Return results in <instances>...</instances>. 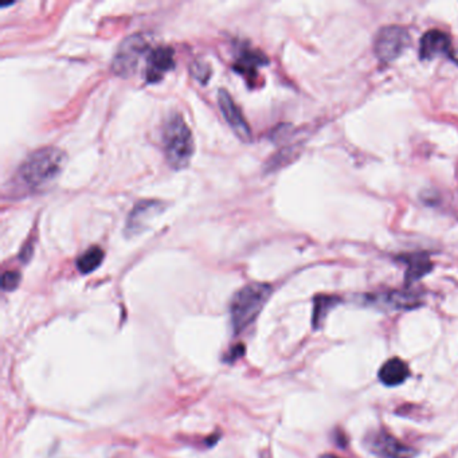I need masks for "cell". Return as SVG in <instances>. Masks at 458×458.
Listing matches in <instances>:
<instances>
[{
    "label": "cell",
    "instance_id": "9c48e42d",
    "mask_svg": "<svg viewBox=\"0 0 458 458\" xmlns=\"http://www.w3.org/2000/svg\"><path fill=\"white\" fill-rule=\"evenodd\" d=\"M175 68V54L168 46H159L148 53L147 81L156 84L162 81L164 74L168 73Z\"/></svg>",
    "mask_w": 458,
    "mask_h": 458
},
{
    "label": "cell",
    "instance_id": "7a4b0ae2",
    "mask_svg": "<svg viewBox=\"0 0 458 458\" xmlns=\"http://www.w3.org/2000/svg\"><path fill=\"white\" fill-rule=\"evenodd\" d=\"M163 148L168 164L182 170L189 165L193 155V137L180 115H172L163 128Z\"/></svg>",
    "mask_w": 458,
    "mask_h": 458
},
{
    "label": "cell",
    "instance_id": "5b68a950",
    "mask_svg": "<svg viewBox=\"0 0 458 458\" xmlns=\"http://www.w3.org/2000/svg\"><path fill=\"white\" fill-rule=\"evenodd\" d=\"M409 44H410L409 31L402 26L391 25L379 30L375 38L374 50L378 59L387 63L399 58L403 54V51L409 47Z\"/></svg>",
    "mask_w": 458,
    "mask_h": 458
},
{
    "label": "cell",
    "instance_id": "277c9868",
    "mask_svg": "<svg viewBox=\"0 0 458 458\" xmlns=\"http://www.w3.org/2000/svg\"><path fill=\"white\" fill-rule=\"evenodd\" d=\"M149 51V46L143 35L133 34L125 38L118 46L117 53L112 62L113 72L122 78L131 77L136 72L141 57Z\"/></svg>",
    "mask_w": 458,
    "mask_h": 458
},
{
    "label": "cell",
    "instance_id": "e0dca14e",
    "mask_svg": "<svg viewBox=\"0 0 458 458\" xmlns=\"http://www.w3.org/2000/svg\"><path fill=\"white\" fill-rule=\"evenodd\" d=\"M19 282H20L19 272H6L1 277V288L6 292H11L18 288Z\"/></svg>",
    "mask_w": 458,
    "mask_h": 458
},
{
    "label": "cell",
    "instance_id": "7c38bea8",
    "mask_svg": "<svg viewBox=\"0 0 458 458\" xmlns=\"http://www.w3.org/2000/svg\"><path fill=\"white\" fill-rule=\"evenodd\" d=\"M409 376H410L409 366L399 357H393L387 360L379 369L381 382L388 387L405 383Z\"/></svg>",
    "mask_w": 458,
    "mask_h": 458
},
{
    "label": "cell",
    "instance_id": "ac0fdd59",
    "mask_svg": "<svg viewBox=\"0 0 458 458\" xmlns=\"http://www.w3.org/2000/svg\"><path fill=\"white\" fill-rule=\"evenodd\" d=\"M192 74L195 75V78H198L202 84H206L210 78L211 70L207 66L206 63H193L192 65Z\"/></svg>",
    "mask_w": 458,
    "mask_h": 458
},
{
    "label": "cell",
    "instance_id": "9a60e30c",
    "mask_svg": "<svg viewBox=\"0 0 458 458\" xmlns=\"http://www.w3.org/2000/svg\"><path fill=\"white\" fill-rule=\"evenodd\" d=\"M103 250L98 246H91L89 250L85 251L78 260H77V267L81 273L88 274L94 272L97 267L103 264Z\"/></svg>",
    "mask_w": 458,
    "mask_h": 458
},
{
    "label": "cell",
    "instance_id": "8fae6325",
    "mask_svg": "<svg viewBox=\"0 0 458 458\" xmlns=\"http://www.w3.org/2000/svg\"><path fill=\"white\" fill-rule=\"evenodd\" d=\"M374 300L376 304L386 305L391 310H414L422 304L419 295L414 292H407V291L388 292V293L374 297Z\"/></svg>",
    "mask_w": 458,
    "mask_h": 458
},
{
    "label": "cell",
    "instance_id": "52a82bcc",
    "mask_svg": "<svg viewBox=\"0 0 458 458\" xmlns=\"http://www.w3.org/2000/svg\"><path fill=\"white\" fill-rule=\"evenodd\" d=\"M165 208V205L160 201H140L133 207L127 224H125V234L128 236H136L143 233L147 229L148 223L155 217L162 214Z\"/></svg>",
    "mask_w": 458,
    "mask_h": 458
},
{
    "label": "cell",
    "instance_id": "30bf717a",
    "mask_svg": "<svg viewBox=\"0 0 458 458\" xmlns=\"http://www.w3.org/2000/svg\"><path fill=\"white\" fill-rule=\"evenodd\" d=\"M453 47L450 37L441 30H430L419 44V57L424 61H431L438 57H449Z\"/></svg>",
    "mask_w": 458,
    "mask_h": 458
},
{
    "label": "cell",
    "instance_id": "2e32d148",
    "mask_svg": "<svg viewBox=\"0 0 458 458\" xmlns=\"http://www.w3.org/2000/svg\"><path fill=\"white\" fill-rule=\"evenodd\" d=\"M264 63H267V59L262 54L255 53V51H246V53H242V57L239 58L238 70L242 73H248L257 66H262Z\"/></svg>",
    "mask_w": 458,
    "mask_h": 458
},
{
    "label": "cell",
    "instance_id": "4fadbf2b",
    "mask_svg": "<svg viewBox=\"0 0 458 458\" xmlns=\"http://www.w3.org/2000/svg\"><path fill=\"white\" fill-rule=\"evenodd\" d=\"M399 261H402L407 266V270H406V284L407 285L413 284L415 281L421 280L433 269L431 261L424 253L402 255V257H399Z\"/></svg>",
    "mask_w": 458,
    "mask_h": 458
},
{
    "label": "cell",
    "instance_id": "ba28073f",
    "mask_svg": "<svg viewBox=\"0 0 458 458\" xmlns=\"http://www.w3.org/2000/svg\"><path fill=\"white\" fill-rule=\"evenodd\" d=\"M218 103H220V109H221L223 117L227 121V124L230 125L233 132L236 133V137L245 143L251 141L250 127L246 122L241 109L236 106V103H234V100L231 98V96L229 94L227 90L221 89L218 91Z\"/></svg>",
    "mask_w": 458,
    "mask_h": 458
},
{
    "label": "cell",
    "instance_id": "d6986e66",
    "mask_svg": "<svg viewBox=\"0 0 458 458\" xmlns=\"http://www.w3.org/2000/svg\"><path fill=\"white\" fill-rule=\"evenodd\" d=\"M243 354H245L243 344H238V345L231 348V351H230V355H229L227 359H229V362H234V360L239 359Z\"/></svg>",
    "mask_w": 458,
    "mask_h": 458
},
{
    "label": "cell",
    "instance_id": "8992f818",
    "mask_svg": "<svg viewBox=\"0 0 458 458\" xmlns=\"http://www.w3.org/2000/svg\"><path fill=\"white\" fill-rule=\"evenodd\" d=\"M364 445L369 452L382 458H414L416 450L406 443H400L397 437L384 428L374 430L364 438Z\"/></svg>",
    "mask_w": 458,
    "mask_h": 458
},
{
    "label": "cell",
    "instance_id": "5bb4252c",
    "mask_svg": "<svg viewBox=\"0 0 458 458\" xmlns=\"http://www.w3.org/2000/svg\"><path fill=\"white\" fill-rule=\"evenodd\" d=\"M340 303V298L333 295H317L314 298L313 308V326L314 329H320L324 323L328 313L333 310Z\"/></svg>",
    "mask_w": 458,
    "mask_h": 458
},
{
    "label": "cell",
    "instance_id": "6da1fadb",
    "mask_svg": "<svg viewBox=\"0 0 458 458\" xmlns=\"http://www.w3.org/2000/svg\"><path fill=\"white\" fill-rule=\"evenodd\" d=\"M68 160L66 153L54 147H44L32 152L18 170L20 183L32 191L42 190L54 183Z\"/></svg>",
    "mask_w": 458,
    "mask_h": 458
},
{
    "label": "cell",
    "instance_id": "3957f363",
    "mask_svg": "<svg viewBox=\"0 0 458 458\" xmlns=\"http://www.w3.org/2000/svg\"><path fill=\"white\" fill-rule=\"evenodd\" d=\"M270 293V285L258 282L249 284L236 292L230 305L231 323L236 333L245 331L257 319Z\"/></svg>",
    "mask_w": 458,
    "mask_h": 458
},
{
    "label": "cell",
    "instance_id": "ffe728a7",
    "mask_svg": "<svg viewBox=\"0 0 458 458\" xmlns=\"http://www.w3.org/2000/svg\"><path fill=\"white\" fill-rule=\"evenodd\" d=\"M449 58L452 59L456 65H458V44H453V47H452V51H450V56H449Z\"/></svg>",
    "mask_w": 458,
    "mask_h": 458
}]
</instances>
